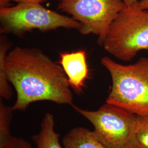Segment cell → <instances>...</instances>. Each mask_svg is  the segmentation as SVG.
I'll return each instance as SVG.
<instances>
[{
  "label": "cell",
  "mask_w": 148,
  "mask_h": 148,
  "mask_svg": "<svg viewBox=\"0 0 148 148\" xmlns=\"http://www.w3.org/2000/svg\"><path fill=\"white\" fill-rule=\"evenodd\" d=\"M59 63L67 76L70 87L76 93L81 94L86 80L90 77L86 52L79 50L71 53H61Z\"/></svg>",
  "instance_id": "cell-7"
},
{
  "label": "cell",
  "mask_w": 148,
  "mask_h": 148,
  "mask_svg": "<svg viewBox=\"0 0 148 148\" xmlns=\"http://www.w3.org/2000/svg\"><path fill=\"white\" fill-rule=\"evenodd\" d=\"M53 115L46 112L43 118L39 133L32 137L36 148H63L60 145L59 134L54 131Z\"/></svg>",
  "instance_id": "cell-9"
},
{
  "label": "cell",
  "mask_w": 148,
  "mask_h": 148,
  "mask_svg": "<svg viewBox=\"0 0 148 148\" xmlns=\"http://www.w3.org/2000/svg\"><path fill=\"white\" fill-rule=\"evenodd\" d=\"M62 142L64 148H108L85 127L73 128L64 136Z\"/></svg>",
  "instance_id": "cell-8"
},
{
  "label": "cell",
  "mask_w": 148,
  "mask_h": 148,
  "mask_svg": "<svg viewBox=\"0 0 148 148\" xmlns=\"http://www.w3.org/2000/svg\"><path fill=\"white\" fill-rule=\"evenodd\" d=\"M101 65L111 76V89L106 103L119 106L139 116L148 115V58L123 65L108 57Z\"/></svg>",
  "instance_id": "cell-2"
},
{
  "label": "cell",
  "mask_w": 148,
  "mask_h": 148,
  "mask_svg": "<svg viewBox=\"0 0 148 148\" xmlns=\"http://www.w3.org/2000/svg\"><path fill=\"white\" fill-rule=\"evenodd\" d=\"M137 138L141 148H148V115L140 116Z\"/></svg>",
  "instance_id": "cell-11"
},
{
  "label": "cell",
  "mask_w": 148,
  "mask_h": 148,
  "mask_svg": "<svg viewBox=\"0 0 148 148\" xmlns=\"http://www.w3.org/2000/svg\"><path fill=\"white\" fill-rule=\"evenodd\" d=\"M101 46L106 52L124 62L148 50V11L137 5L126 6L111 24Z\"/></svg>",
  "instance_id": "cell-4"
},
{
  "label": "cell",
  "mask_w": 148,
  "mask_h": 148,
  "mask_svg": "<svg viewBox=\"0 0 148 148\" xmlns=\"http://www.w3.org/2000/svg\"><path fill=\"white\" fill-rule=\"evenodd\" d=\"M80 27L73 18L47 9L40 3H18L0 7V32L2 35L23 37L35 30L46 32L65 28L79 31Z\"/></svg>",
  "instance_id": "cell-5"
},
{
  "label": "cell",
  "mask_w": 148,
  "mask_h": 148,
  "mask_svg": "<svg viewBox=\"0 0 148 148\" xmlns=\"http://www.w3.org/2000/svg\"><path fill=\"white\" fill-rule=\"evenodd\" d=\"M10 40L0 38V95L10 99L14 87L16 100L13 110H25L32 103L51 101L73 104L67 76L62 66L36 48L12 47Z\"/></svg>",
  "instance_id": "cell-1"
},
{
  "label": "cell",
  "mask_w": 148,
  "mask_h": 148,
  "mask_svg": "<svg viewBox=\"0 0 148 148\" xmlns=\"http://www.w3.org/2000/svg\"><path fill=\"white\" fill-rule=\"evenodd\" d=\"M1 148H32V145L25 140H15L10 142Z\"/></svg>",
  "instance_id": "cell-12"
},
{
  "label": "cell",
  "mask_w": 148,
  "mask_h": 148,
  "mask_svg": "<svg viewBox=\"0 0 148 148\" xmlns=\"http://www.w3.org/2000/svg\"><path fill=\"white\" fill-rule=\"evenodd\" d=\"M71 106L93 125L94 136L106 147L142 148L137 138L140 116L107 103L95 111Z\"/></svg>",
  "instance_id": "cell-3"
},
{
  "label": "cell",
  "mask_w": 148,
  "mask_h": 148,
  "mask_svg": "<svg viewBox=\"0 0 148 148\" xmlns=\"http://www.w3.org/2000/svg\"><path fill=\"white\" fill-rule=\"evenodd\" d=\"M126 6L122 0H58L57 8L79 23L81 34L97 36L101 46L112 23Z\"/></svg>",
  "instance_id": "cell-6"
},
{
  "label": "cell",
  "mask_w": 148,
  "mask_h": 148,
  "mask_svg": "<svg viewBox=\"0 0 148 148\" xmlns=\"http://www.w3.org/2000/svg\"><path fill=\"white\" fill-rule=\"evenodd\" d=\"M12 108L5 106L2 99L0 103V145L8 141L12 136L10 133V125L12 117Z\"/></svg>",
  "instance_id": "cell-10"
},
{
  "label": "cell",
  "mask_w": 148,
  "mask_h": 148,
  "mask_svg": "<svg viewBox=\"0 0 148 148\" xmlns=\"http://www.w3.org/2000/svg\"><path fill=\"white\" fill-rule=\"evenodd\" d=\"M48 0H0V7L9 6L11 2H16L18 3H42Z\"/></svg>",
  "instance_id": "cell-13"
},
{
  "label": "cell",
  "mask_w": 148,
  "mask_h": 148,
  "mask_svg": "<svg viewBox=\"0 0 148 148\" xmlns=\"http://www.w3.org/2000/svg\"><path fill=\"white\" fill-rule=\"evenodd\" d=\"M137 5L139 8L141 10L148 11V0L138 1Z\"/></svg>",
  "instance_id": "cell-14"
},
{
  "label": "cell",
  "mask_w": 148,
  "mask_h": 148,
  "mask_svg": "<svg viewBox=\"0 0 148 148\" xmlns=\"http://www.w3.org/2000/svg\"><path fill=\"white\" fill-rule=\"evenodd\" d=\"M127 7H130L137 4L138 0H122Z\"/></svg>",
  "instance_id": "cell-15"
}]
</instances>
